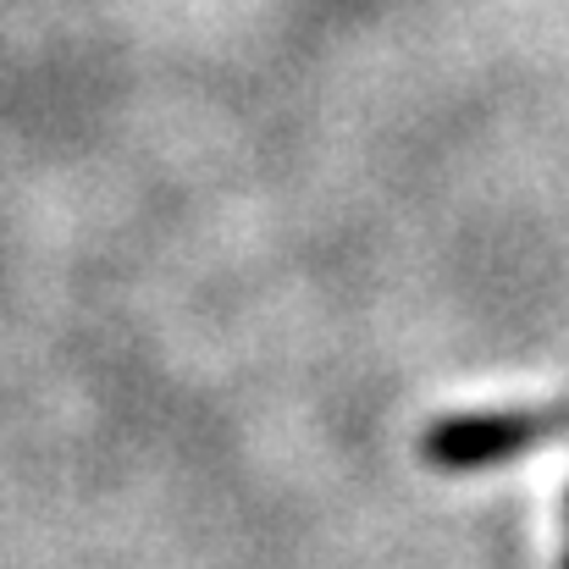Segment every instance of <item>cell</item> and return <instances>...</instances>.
Returning <instances> with one entry per match:
<instances>
[{"label":"cell","mask_w":569,"mask_h":569,"mask_svg":"<svg viewBox=\"0 0 569 569\" xmlns=\"http://www.w3.org/2000/svg\"><path fill=\"white\" fill-rule=\"evenodd\" d=\"M569 431V403L548 409H481V415H448L420 437V459L437 470H487L503 459H520L542 442H559Z\"/></svg>","instance_id":"6da1fadb"},{"label":"cell","mask_w":569,"mask_h":569,"mask_svg":"<svg viewBox=\"0 0 569 569\" xmlns=\"http://www.w3.org/2000/svg\"><path fill=\"white\" fill-rule=\"evenodd\" d=\"M565 569H569V487H565Z\"/></svg>","instance_id":"7a4b0ae2"}]
</instances>
